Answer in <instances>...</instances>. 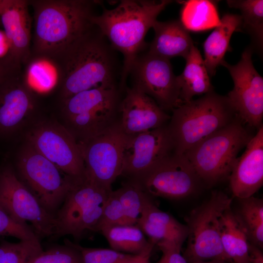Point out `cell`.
Returning a JSON list of instances; mask_svg holds the SVG:
<instances>
[{
	"label": "cell",
	"mask_w": 263,
	"mask_h": 263,
	"mask_svg": "<svg viewBox=\"0 0 263 263\" xmlns=\"http://www.w3.org/2000/svg\"><path fill=\"white\" fill-rule=\"evenodd\" d=\"M115 52L94 24L70 46L54 60L59 71L61 101L94 88L119 87Z\"/></svg>",
	"instance_id": "obj_1"
},
{
	"label": "cell",
	"mask_w": 263,
	"mask_h": 263,
	"mask_svg": "<svg viewBox=\"0 0 263 263\" xmlns=\"http://www.w3.org/2000/svg\"><path fill=\"white\" fill-rule=\"evenodd\" d=\"M29 2L33 9L34 21L31 56L53 60L94 25V8L100 3L88 0H33Z\"/></svg>",
	"instance_id": "obj_2"
},
{
	"label": "cell",
	"mask_w": 263,
	"mask_h": 263,
	"mask_svg": "<svg viewBox=\"0 0 263 263\" xmlns=\"http://www.w3.org/2000/svg\"><path fill=\"white\" fill-rule=\"evenodd\" d=\"M172 2L170 0H122L111 9L103 5L100 15L92 19L112 48L120 52L123 63L119 88L124 91L126 80L137 56L146 48L145 38L157 17Z\"/></svg>",
	"instance_id": "obj_3"
},
{
	"label": "cell",
	"mask_w": 263,
	"mask_h": 263,
	"mask_svg": "<svg viewBox=\"0 0 263 263\" xmlns=\"http://www.w3.org/2000/svg\"><path fill=\"white\" fill-rule=\"evenodd\" d=\"M172 111L168 127L174 152L178 155H184L237 117L226 96L213 91L183 103Z\"/></svg>",
	"instance_id": "obj_4"
},
{
	"label": "cell",
	"mask_w": 263,
	"mask_h": 263,
	"mask_svg": "<svg viewBox=\"0 0 263 263\" xmlns=\"http://www.w3.org/2000/svg\"><path fill=\"white\" fill-rule=\"evenodd\" d=\"M123 92L118 87L100 86L61 101L63 125L78 144L101 134L118 122Z\"/></svg>",
	"instance_id": "obj_5"
},
{
	"label": "cell",
	"mask_w": 263,
	"mask_h": 263,
	"mask_svg": "<svg viewBox=\"0 0 263 263\" xmlns=\"http://www.w3.org/2000/svg\"><path fill=\"white\" fill-rule=\"evenodd\" d=\"M237 116L184 155L202 182L214 185L228 178L239 151L252 137Z\"/></svg>",
	"instance_id": "obj_6"
},
{
	"label": "cell",
	"mask_w": 263,
	"mask_h": 263,
	"mask_svg": "<svg viewBox=\"0 0 263 263\" xmlns=\"http://www.w3.org/2000/svg\"><path fill=\"white\" fill-rule=\"evenodd\" d=\"M15 171L43 207L55 217L69 191L83 180L68 176L27 142L18 153Z\"/></svg>",
	"instance_id": "obj_7"
},
{
	"label": "cell",
	"mask_w": 263,
	"mask_h": 263,
	"mask_svg": "<svg viewBox=\"0 0 263 263\" xmlns=\"http://www.w3.org/2000/svg\"><path fill=\"white\" fill-rule=\"evenodd\" d=\"M232 200L224 192L214 191L185 218L188 243L183 256L188 263L212 260L232 263L222 246L219 224L223 212L231 207Z\"/></svg>",
	"instance_id": "obj_8"
},
{
	"label": "cell",
	"mask_w": 263,
	"mask_h": 263,
	"mask_svg": "<svg viewBox=\"0 0 263 263\" xmlns=\"http://www.w3.org/2000/svg\"><path fill=\"white\" fill-rule=\"evenodd\" d=\"M111 191L86 177L75 185L55 215L56 232L52 238L71 235L79 240L86 232L95 231Z\"/></svg>",
	"instance_id": "obj_9"
},
{
	"label": "cell",
	"mask_w": 263,
	"mask_h": 263,
	"mask_svg": "<svg viewBox=\"0 0 263 263\" xmlns=\"http://www.w3.org/2000/svg\"><path fill=\"white\" fill-rule=\"evenodd\" d=\"M26 137L27 143L66 175L77 180L85 178L79 145L63 124L49 120L38 121L29 129Z\"/></svg>",
	"instance_id": "obj_10"
},
{
	"label": "cell",
	"mask_w": 263,
	"mask_h": 263,
	"mask_svg": "<svg viewBox=\"0 0 263 263\" xmlns=\"http://www.w3.org/2000/svg\"><path fill=\"white\" fill-rule=\"evenodd\" d=\"M118 122L100 135L78 144L84 161L85 177L110 191L121 175L123 151L129 138Z\"/></svg>",
	"instance_id": "obj_11"
},
{
	"label": "cell",
	"mask_w": 263,
	"mask_h": 263,
	"mask_svg": "<svg viewBox=\"0 0 263 263\" xmlns=\"http://www.w3.org/2000/svg\"><path fill=\"white\" fill-rule=\"evenodd\" d=\"M129 181L152 197L171 200L182 199L195 193L202 182L186 156L175 153Z\"/></svg>",
	"instance_id": "obj_12"
},
{
	"label": "cell",
	"mask_w": 263,
	"mask_h": 263,
	"mask_svg": "<svg viewBox=\"0 0 263 263\" xmlns=\"http://www.w3.org/2000/svg\"><path fill=\"white\" fill-rule=\"evenodd\" d=\"M0 204L18 220L30 223L39 239L54 236L55 217L43 207L10 165L0 169Z\"/></svg>",
	"instance_id": "obj_13"
},
{
	"label": "cell",
	"mask_w": 263,
	"mask_h": 263,
	"mask_svg": "<svg viewBox=\"0 0 263 263\" xmlns=\"http://www.w3.org/2000/svg\"><path fill=\"white\" fill-rule=\"evenodd\" d=\"M252 53L248 47L236 64L224 60L221 65L228 70L233 81V88L226 96L231 108L243 122L259 129L263 126V78L253 64Z\"/></svg>",
	"instance_id": "obj_14"
},
{
	"label": "cell",
	"mask_w": 263,
	"mask_h": 263,
	"mask_svg": "<svg viewBox=\"0 0 263 263\" xmlns=\"http://www.w3.org/2000/svg\"><path fill=\"white\" fill-rule=\"evenodd\" d=\"M130 75L132 87L151 97L165 112L182 104L177 76L169 59L142 51L134 59Z\"/></svg>",
	"instance_id": "obj_15"
},
{
	"label": "cell",
	"mask_w": 263,
	"mask_h": 263,
	"mask_svg": "<svg viewBox=\"0 0 263 263\" xmlns=\"http://www.w3.org/2000/svg\"><path fill=\"white\" fill-rule=\"evenodd\" d=\"M173 153L174 146L168 124L129 135L123 151L121 175L128 180H135Z\"/></svg>",
	"instance_id": "obj_16"
},
{
	"label": "cell",
	"mask_w": 263,
	"mask_h": 263,
	"mask_svg": "<svg viewBox=\"0 0 263 263\" xmlns=\"http://www.w3.org/2000/svg\"><path fill=\"white\" fill-rule=\"evenodd\" d=\"M37 110L35 93L21 71L0 84V137L9 138L32 119Z\"/></svg>",
	"instance_id": "obj_17"
},
{
	"label": "cell",
	"mask_w": 263,
	"mask_h": 263,
	"mask_svg": "<svg viewBox=\"0 0 263 263\" xmlns=\"http://www.w3.org/2000/svg\"><path fill=\"white\" fill-rule=\"evenodd\" d=\"M119 106V124L129 135L167 124L170 116L151 97L133 87H126Z\"/></svg>",
	"instance_id": "obj_18"
},
{
	"label": "cell",
	"mask_w": 263,
	"mask_h": 263,
	"mask_svg": "<svg viewBox=\"0 0 263 263\" xmlns=\"http://www.w3.org/2000/svg\"><path fill=\"white\" fill-rule=\"evenodd\" d=\"M29 0H0V19L10 43L8 56L17 64H26L31 56V22Z\"/></svg>",
	"instance_id": "obj_19"
},
{
	"label": "cell",
	"mask_w": 263,
	"mask_h": 263,
	"mask_svg": "<svg viewBox=\"0 0 263 263\" xmlns=\"http://www.w3.org/2000/svg\"><path fill=\"white\" fill-rule=\"evenodd\" d=\"M237 157L229 176L232 195L238 199L252 196L263 184V127L258 129Z\"/></svg>",
	"instance_id": "obj_20"
},
{
	"label": "cell",
	"mask_w": 263,
	"mask_h": 263,
	"mask_svg": "<svg viewBox=\"0 0 263 263\" xmlns=\"http://www.w3.org/2000/svg\"><path fill=\"white\" fill-rule=\"evenodd\" d=\"M152 198L149 197L146 201L136 225L155 244L162 241H174L183 244L188 234L186 225L160 209Z\"/></svg>",
	"instance_id": "obj_21"
},
{
	"label": "cell",
	"mask_w": 263,
	"mask_h": 263,
	"mask_svg": "<svg viewBox=\"0 0 263 263\" xmlns=\"http://www.w3.org/2000/svg\"><path fill=\"white\" fill-rule=\"evenodd\" d=\"M152 28L154 37L148 51L153 55L169 60L177 56L185 58L194 45L180 20H157Z\"/></svg>",
	"instance_id": "obj_22"
},
{
	"label": "cell",
	"mask_w": 263,
	"mask_h": 263,
	"mask_svg": "<svg viewBox=\"0 0 263 263\" xmlns=\"http://www.w3.org/2000/svg\"><path fill=\"white\" fill-rule=\"evenodd\" d=\"M241 23L240 15L225 14L221 19V24L205 41L204 60L209 76L214 75L216 68L224 60L231 36L235 31L241 30Z\"/></svg>",
	"instance_id": "obj_23"
},
{
	"label": "cell",
	"mask_w": 263,
	"mask_h": 263,
	"mask_svg": "<svg viewBox=\"0 0 263 263\" xmlns=\"http://www.w3.org/2000/svg\"><path fill=\"white\" fill-rule=\"evenodd\" d=\"M185 59L184 70L180 75L177 76L182 103L192 100L194 95L213 91L204 60L194 45Z\"/></svg>",
	"instance_id": "obj_24"
},
{
	"label": "cell",
	"mask_w": 263,
	"mask_h": 263,
	"mask_svg": "<svg viewBox=\"0 0 263 263\" xmlns=\"http://www.w3.org/2000/svg\"><path fill=\"white\" fill-rule=\"evenodd\" d=\"M220 231L224 251L232 263H250L249 242L244 228L231 207L220 218Z\"/></svg>",
	"instance_id": "obj_25"
},
{
	"label": "cell",
	"mask_w": 263,
	"mask_h": 263,
	"mask_svg": "<svg viewBox=\"0 0 263 263\" xmlns=\"http://www.w3.org/2000/svg\"><path fill=\"white\" fill-rule=\"evenodd\" d=\"M180 21L188 31L200 32L215 28L221 19L215 1L189 0L184 2Z\"/></svg>",
	"instance_id": "obj_26"
},
{
	"label": "cell",
	"mask_w": 263,
	"mask_h": 263,
	"mask_svg": "<svg viewBox=\"0 0 263 263\" xmlns=\"http://www.w3.org/2000/svg\"><path fill=\"white\" fill-rule=\"evenodd\" d=\"M26 64L23 77L34 93H48L59 84V71L54 60L46 57L31 56Z\"/></svg>",
	"instance_id": "obj_27"
},
{
	"label": "cell",
	"mask_w": 263,
	"mask_h": 263,
	"mask_svg": "<svg viewBox=\"0 0 263 263\" xmlns=\"http://www.w3.org/2000/svg\"><path fill=\"white\" fill-rule=\"evenodd\" d=\"M112 249L119 251L138 254L150 244L145 234L136 225H122L103 229L101 231Z\"/></svg>",
	"instance_id": "obj_28"
},
{
	"label": "cell",
	"mask_w": 263,
	"mask_h": 263,
	"mask_svg": "<svg viewBox=\"0 0 263 263\" xmlns=\"http://www.w3.org/2000/svg\"><path fill=\"white\" fill-rule=\"evenodd\" d=\"M239 205L235 212L246 234L249 243L263 247V201L253 196L238 199Z\"/></svg>",
	"instance_id": "obj_29"
},
{
	"label": "cell",
	"mask_w": 263,
	"mask_h": 263,
	"mask_svg": "<svg viewBox=\"0 0 263 263\" xmlns=\"http://www.w3.org/2000/svg\"><path fill=\"white\" fill-rule=\"evenodd\" d=\"M229 7L241 13V29L251 36L256 47L261 50L263 42V0H227Z\"/></svg>",
	"instance_id": "obj_30"
},
{
	"label": "cell",
	"mask_w": 263,
	"mask_h": 263,
	"mask_svg": "<svg viewBox=\"0 0 263 263\" xmlns=\"http://www.w3.org/2000/svg\"><path fill=\"white\" fill-rule=\"evenodd\" d=\"M115 191L121 205L126 224L136 225L146 201L150 196L135 183L129 180Z\"/></svg>",
	"instance_id": "obj_31"
},
{
	"label": "cell",
	"mask_w": 263,
	"mask_h": 263,
	"mask_svg": "<svg viewBox=\"0 0 263 263\" xmlns=\"http://www.w3.org/2000/svg\"><path fill=\"white\" fill-rule=\"evenodd\" d=\"M40 243L19 241L0 242V263H26L42 250Z\"/></svg>",
	"instance_id": "obj_32"
},
{
	"label": "cell",
	"mask_w": 263,
	"mask_h": 263,
	"mask_svg": "<svg viewBox=\"0 0 263 263\" xmlns=\"http://www.w3.org/2000/svg\"><path fill=\"white\" fill-rule=\"evenodd\" d=\"M64 245L52 246L46 250H42L26 263H83L81 255L72 246L67 239Z\"/></svg>",
	"instance_id": "obj_33"
},
{
	"label": "cell",
	"mask_w": 263,
	"mask_h": 263,
	"mask_svg": "<svg viewBox=\"0 0 263 263\" xmlns=\"http://www.w3.org/2000/svg\"><path fill=\"white\" fill-rule=\"evenodd\" d=\"M1 236H11L19 241L40 243V239L30 225L18 220L0 204Z\"/></svg>",
	"instance_id": "obj_34"
},
{
	"label": "cell",
	"mask_w": 263,
	"mask_h": 263,
	"mask_svg": "<svg viewBox=\"0 0 263 263\" xmlns=\"http://www.w3.org/2000/svg\"><path fill=\"white\" fill-rule=\"evenodd\" d=\"M127 225L124 213L115 190H111L105 201L102 215L95 231L107 227Z\"/></svg>",
	"instance_id": "obj_35"
},
{
	"label": "cell",
	"mask_w": 263,
	"mask_h": 263,
	"mask_svg": "<svg viewBox=\"0 0 263 263\" xmlns=\"http://www.w3.org/2000/svg\"><path fill=\"white\" fill-rule=\"evenodd\" d=\"M67 240L79 250L83 263H122L131 255L113 249L85 247Z\"/></svg>",
	"instance_id": "obj_36"
},
{
	"label": "cell",
	"mask_w": 263,
	"mask_h": 263,
	"mask_svg": "<svg viewBox=\"0 0 263 263\" xmlns=\"http://www.w3.org/2000/svg\"><path fill=\"white\" fill-rule=\"evenodd\" d=\"M156 245L162 253L156 263H188L181 253L182 243L174 241H162Z\"/></svg>",
	"instance_id": "obj_37"
},
{
	"label": "cell",
	"mask_w": 263,
	"mask_h": 263,
	"mask_svg": "<svg viewBox=\"0 0 263 263\" xmlns=\"http://www.w3.org/2000/svg\"><path fill=\"white\" fill-rule=\"evenodd\" d=\"M21 68L9 56L0 59V84L8 77L21 71Z\"/></svg>",
	"instance_id": "obj_38"
},
{
	"label": "cell",
	"mask_w": 263,
	"mask_h": 263,
	"mask_svg": "<svg viewBox=\"0 0 263 263\" xmlns=\"http://www.w3.org/2000/svg\"><path fill=\"white\" fill-rule=\"evenodd\" d=\"M155 245V243L150 241L149 245L142 252L138 254H131L122 263H150L152 251Z\"/></svg>",
	"instance_id": "obj_39"
},
{
	"label": "cell",
	"mask_w": 263,
	"mask_h": 263,
	"mask_svg": "<svg viewBox=\"0 0 263 263\" xmlns=\"http://www.w3.org/2000/svg\"><path fill=\"white\" fill-rule=\"evenodd\" d=\"M248 253L250 263H263V254L260 248L249 243Z\"/></svg>",
	"instance_id": "obj_40"
},
{
	"label": "cell",
	"mask_w": 263,
	"mask_h": 263,
	"mask_svg": "<svg viewBox=\"0 0 263 263\" xmlns=\"http://www.w3.org/2000/svg\"><path fill=\"white\" fill-rule=\"evenodd\" d=\"M10 50L9 40L4 31L0 30V59L8 56Z\"/></svg>",
	"instance_id": "obj_41"
},
{
	"label": "cell",
	"mask_w": 263,
	"mask_h": 263,
	"mask_svg": "<svg viewBox=\"0 0 263 263\" xmlns=\"http://www.w3.org/2000/svg\"><path fill=\"white\" fill-rule=\"evenodd\" d=\"M191 263H232L231 262L220 260H212L208 261H200L193 262Z\"/></svg>",
	"instance_id": "obj_42"
}]
</instances>
